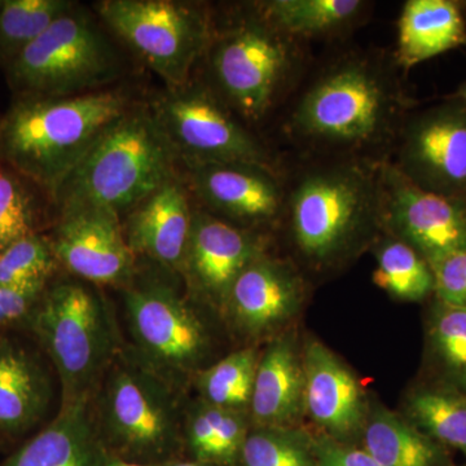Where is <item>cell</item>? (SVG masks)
I'll return each instance as SVG.
<instances>
[{
  "instance_id": "obj_39",
  "label": "cell",
  "mask_w": 466,
  "mask_h": 466,
  "mask_svg": "<svg viewBox=\"0 0 466 466\" xmlns=\"http://www.w3.org/2000/svg\"><path fill=\"white\" fill-rule=\"evenodd\" d=\"M164 466H213L204 464V462L196 461V460H170V461L165 462Z\"/></svg>"
},
{
  "instance_id": "obj_36",
  "label": "cell",
  "mask_w": 466,
  "mask_h": 466,
  "mask_svg": "<svg viewBox=\"0 0 466 466\" xmlns=\"http://www.w3.org/2000/svg\"><path fill=\"white\" fill-rule=\"evenodd\" d=\"M48 285H27V287L0 285V329L27 320Z\"/></svg>"
},
{
  "instance_id": "obj_8",
  "label": "cell",
  "mask_w": 466,
  "mask_h": 466,
  "mask_svg": "<svg viewBox=\"0 0 466 466\" xmlns=\"http://www.w3.org/2000/svg\"><path fill=\"white\" fill-rule=\"evenodd\" d=\"M15 97L75 96L115 81L121 61L112 43L78 5L5 67Z\"/></svg>"
},
{
  "instance_id": "obj_2",
  "label": "cell",
  "mask_w": 466,
  "mask_h": 466,
  "mask_svg": "<svg viewBox=\"0 0 466 466\" xmlns=\"http://www.w3.org/2000/svg\"><path fill=\"white\" fill-rule=\"evenodd\" d=\"M380 164L323 158L287 183L283 218L309 266L337 265L381 235Z\"/></svg>"
},
{
  "instance_id": "obj_37",
  "label": "cell",
  "mask_w": 466,
  "mask_h": 466,
  "mask_svg": "<svg viewBox=\"0 0 466 466\" xmlns=\"http://www.w3.org/2000/svg\"><path fill=\"white\" fill-rule=\"evenodd\" d=\"M318 466H381L363 449L349 446L327 434L311 438Z\"/></svg>"
},
{
  "instance_id": "obj_9",
  "label": "cell",
  "mask_w": 466,
  "mask_h": 466,
  "mask_svg": "<svg viewBox=\"0 0 466 466\" xmlns=\"http://www.w3.org/2000/svg\"><path fill=\"white\" fill-rule=\"evenodd\" d=\"M122 289L133 342L128 348L159 375L187 389L193 376L208 367L211 350L210 332L196 303L161 278H134Z\"/></svg>"
},
{
  "instance_id": "obj_32",
  "label": "cell",
  "mask_w": 466,
  "mask_h": 466,
  "mask_svg": "<svg viewBox=\"0 0 466 466\" xmlns=\"http://www.w3.org/2000/svg\"><path fill=\"white\" fill-rule=\"evenodd\" d=\"M241 466H318L311 438L290 428L251 426L242 446Z\"/></svg>"
},
{
  "instance_id": "obj_26",
  "label": "cell",
  "mask_w": 466,
  "mask_h": 466,
  "mask_svg": "<svg viewBox=\"0 0 466 466\" xmlns=\"http://www.w3.org/2000/svg\"><path fill=\"white\" fill-rule=\"evenodd\" d=\"M364 451L381 466H449L441 444L385 407H368Z\"/></svg>"
},
{
  "instance_id": "obj_6",
  "label": "cell",
  "mask_w": 466,
  "mask_h": 466,
  "mask_svg": "<svg viewBox=\"0 0 466 466\" xmlns=\"http://www.w3.org/2000/svg\"><path fill=\"white\" fill-rule=\"evenodd\" d=\"M61 385L60 408L91 400L124 341L96 290L82 281H56L27 318Z\"/></svg>"
},
{
  "instance_id": "obj_25",
  "label": "cell",
  "mask_w": 466,
  "mask_h": 466,
  "mask_svg": "<svg viewBox=\"0 0 466 466\" xmlns=\"http://www.w3.org/2000/svg\"><path fill=\"white\" fill-rule=\"evenodd\" d=\"M251 428L249 415L195 400L184 412L183 446L196 461L235 466Z\"/></svg>"
},
{
  "instance_id": "obj_41",
  "label": "cell",
  "mask_w": 466,
  "mask_h": 466,
  "mask_svg": "<svg viewBox=\"0 0 466 466\" xmlns=\"http://www.w3.org/2000/svg\"><path fill=\"white\" fill-rule=\"evenodd\" d=\"M460 3V7H461L462 12H464L465 18H466V0H461Z\"/></svg>"
},
{
  "instance_id": "obj_5",
  "label": "cell",
  "mask_w": 466,
  "mask_h": 466,
  "mask_svg": "<svg viewBox=\"0 0 466 466\" xmlns=\"http://www.w3.org/2000/svg\"><path fill=\"white\" fill-rule=\"evenodd\" d=\"M184 391L124 342L91 400L106 453L142 464L174 460L184 447Z\"/></svg>"
},
{
  "instance_id": "obj_19",
  "label": "cell",
  "mask_w": 466,
  "mask_h": 466,
  "mask_svg": "<svg viewBox=\"0 0 466 466\" xmlns=\"http://www.w3.org/2000/svg\"><path fill=\"white\" fill-rule=\"evenodd\" d=\"M302 358L305 410L321 433L342 441L361 431L368 406L354 373L317 339H308Z\"/></svg>"
},
{
  "instance_id": "obj_13",
  "label": "cell",
  "mask_w": 466,
  "mask_h": 466,
  "mask_svg": "<svg viewBox=\"0 0 466 466\" xmlns=\"http://www.w3.org/2000/svg\"><path fill=\"white\" fill-rule=\"evenodd\" d=\"M382 232L415 248L428 262L466 248V198L410 182L389 159L379 167Z\"/></svg>"
},
{
  "instance_id": "obj_14",
  "label": "cell",
  "mask_w": 466,
  "mask_h": 466,
  "mask_svg": "<svg viewBox=\"0 0 466 466\" xmlns=\"http://www.w3.org/2000/svg\"><path fill=\"white\" fill-rule=\"evenodd\" d=\"M267 247L263 233L232 225L204 208H193L191 235L179 272L187 296L222 317L233 284Z\"/></svg>"
},
{
  "instance_id": "obj_11",
  "label": "cell",
  "mask_w": 466,
  "mask_h": 466,
  "mask_svg": "<svg viewBox=\"0 0 466 466\" xmlns=\"http://www.w3.org/2000/svg\"><path fill=\"white\" fill-rule=\"evenodd\" d=\"M150 112L184 167L205 164H249L281 173L271 150L244 122L201 84L162 92Z\"/></svg>"
},
{
  "instance_id": "obj_42",
  "label": "cell",
  "mask_w": 466,
  "mask_h": 466,
  "mask_svg": "<svg viewBox=\"0 0 466 466\" xmlns=\"http://www.w3.org/2000/svg\"><path fill=\"white\" fill-rule=\"evenodd\" d=\"M3 5H5V0H0V9H2Z\"/></svg>"
},
{
  "instance_id": "obj_10",
  "label": "cell",
  "mask_w": 466,
  "mask_h": 466,
  "mask_svg": "<svg viewBox=\"0 0 466 466\" xmlns=\"http://www.w3.org/2000/svg\"><path fill=\"white\" fill-rule=\"evenodd\" d=\"M101 20L119 36L168 90L191 81L193 67L213 38L207 5L177 0H103Z\"/></svg>"
},
{
  "instance_id": "obj_7",
  "label": "cell",
  "mask_w": 466,
  "mask_h": 466,
  "mask_svg": "<svg viewBox=\"0 0 466 466\" xmlns=\"http://www.w3.org/2000/svg\"><path fill=\"white\" fill-rule=\"evenodd\" d=\"M214 27L207 51L218 96L247 124H258L275 108L299 75L300 43L276 29L256 8Z\"/></svg>"
},
{
  "instance_id": "obj_1",
  "label": "cell",
  "mask_w": 466,
  "mask_h": 466,
  "mask_svg": "<svg viewBox=\"0 0 466 466\" xmlns=\"http://www.w3.org/2000/svg\"><path fill=\"white\" fill-rule=\"evenodd\" d=\"M397 67L394 57L373 52L336 58L299 92L288 116L287 134L323 158H390L410 113Z\"/></svg>"
},
{
  "instance_id": "obj_28",
  "label": "cell",
  "mask_w": 466,
  "mask_h": 466,
  "mask_svg": "<svg viewBox=\"0 0 466 466\" xmlns=\"http://www.w3.org/2000/svg\"><path fill=\"white\" fill-rule=\"evenodd\" d=\"M373 283L394 299L420 302L434 293L428 260L407 242L382 232L377 238Z\"/></svg>"
},
{
  "instance_id": "obj_3",
  "label": "cell",
  "mask_w": 466,
  "mask_h": 466,
  "mask_svg": "<svg viewBox=\"0 0 466 466\" xmlns=\"http://www.w3.org/2000/svg\"><path fill=\"white\" fill-rule=\"evenodd\" d=\"M131 108L121 90L15 97L0 118V161L54 198L58 187Z\"/></svg>"
},
{
  "instance_id": "obj_12",
  "label": "cell",
  "mask_w": 466,
  "mask_h": 466,
  "mask_svg": "<svg viewBox=\"0 0 466 466\" xmlns=\"http://www.w3.org/2000/svg\"><path fill=\"white\" fill-rule=\"evenodd\" d=\"M389 161L426 191L466 198V108L451 99L410 113Z\"/></svg>"
},
{
  "instance_id": "obj_21",
  "label": "cell",
  "mask_w": 466,
  "mask_h": 466,
  "mask_svg": "<svg viewBox=\"0 0 466 466\" xmlns=\"http://www.w3.org/2000/svg\"><path fill=\"white\" fill-rule=\"evenodd\" d=\"M91 400L60 408L51 424L0 466L103 465L109 455L97 434Z\"/></svg>"
},
{
  "instance_id": "obj_4",
  "label": "cell",
  "mask_w": 466,
  "mask_h": 466,
  "mask_svg": "<svg viewBox=\"0 0 466 466\" xmlns=\"http://www.w3.org/2000/svg\"><path fill=\"white\" fill-rule=\"evenodd\" d=\"M177 158L149 106H134L100 137L52 198L57 216L106 208L124 220L177 177Z\"/></svg>"
},
{
  "instance_id": "obj_31",
  "label": "cell",
  "mask_w": 466,
  "mask_h": 466,
  "mask_svg": "<svg viewBox=\"0 0 466 466\" xmlns=\"http://www.w3.org/2000/svg\"><path fill=\"white\" fill-rule=\"evenodd\" d=\"M70 0H5L0 9V66H5L70 9Z\"/></svg>"
},
{
  "instance_id": "obj_27",
  "label": "cell",
  "mask_w": 466,
  "mask_h": 466,
  "mask_svg": "<svg viewBox=\"0 0 466 466\" xmlns=\"http://www.w3.org/2000/svg\"><path fill=\"white\" fill-rule=\"evenodd\" d=\"M408 420L441 446L466 456V391L453 386H425L407 400Z\"/></svg>"
},
{
  "instance_id": "obj_18",
  "label": "cell",
  "mask_w": 466,
  "mask_h": 466,
  "mask_svg": "<svg viewBox=\"0 0 466 466\" xmlns=\"http://www.w3.org/2000/svg\"><path fill=\"white\" fill-rule=\"evenodd\" d=\"M191 196L177 175L125 217L126 242L137 258L143 257L179 275L191 235Z\"/></svg>"
},
{
  "instance_id": "obj_38",
  "label": "cell",
  "mask_w": 466,
  "mask_h": 466,
  "mask_svg": "<svg viewBox=\"0 0 466 466\" xmlns=\"http://www.w3.org/2000/svg\"><path fill=\"white\" fill-rule=\"evenodd\" d=\"M101 466H164V464H142V462L126 461V460L108 456Z\"/></svg>"
},
{
  "instance_id": "obj_16",
  "label": "cell",
  "mask_w": 466,
  "mask_h": 466,
  "mask_svg": "<svg viewBox=\"0 0 466 466\" xmlns=\"http://www.w3.org/2000/svg\"><path fill=\"white\" fill-rule=\"evenodd\" d=\"M186 168L184 182L208 213L254 231L283 219L287 183L281 173L249 164Z\"/></svg>"
},
{
  "instance_id": "obj_34",
  "label": "cell",
  "mask_w": 466,
  "mask_h": 466,
  "mask_svg": "<svg viewBox=\"0 0 466 466\" xmlns=\"http://www.w3.org/2000/svg\"><path fill=\"white\" fill-rule=\"evenodd\" d=\"M429 339L438 364L451 380L446 385L466 391V309L435 302Z\"/></svg>"
},
{
  "instance_id": "obj_22",
  "label": "cell",
  "mask_w": 466,
  "mask_h": 466,
  "mask_svg": "<svg viewBox=\"0 0 466 466\" xmlns=\"http://www.w3.org/2000/svg\"><path fill=\"white\" fill-rule=\"evenodd\" d=\"M466 46V18L455 0H408L398 20V67L410 70L424 61Z\"/></svg>"
},
{
  "instance_id": "obj_33",
  "label": "cell",
  "mask_w": 466,
  "mask_h": 466,
  "mask_svg": "<svg viewBox=\"0 0 466 466\" xmlns=\"http://www.w3.org/2000/svg\"><path fill=\"white\" fill-rule=\"evenodd\" d=\"M60 268L50 240L42 233L27 236L0 251V285H48Z\"/></svg>"
},
{
  "instance_id": "obj_20",
  "label": "cell",
  "mask_w": 466,
  "mask_h": 466,
  "mask_svg": "<svg viewBox=\"0 0 466 466\" xmlns=\"http://www.w3.org/2000/svg\"><path fill=\"white\" fill-rule=\"evenodd\" d=\"M305 412V370L290 334L276 337L260 352L249 407L251 426L290 428Z\"/></svg>"
},
{
  "instance_id": "obj_30",
  "label": "cell",
  "mask_w": 466,
  "mask_h": 466,
  "mask_svg": "<svg viewBox=\"0 0 466 466\" xmlns=\"http://www.w3.org/2000/svg\"><path fill=\"white\" fill-rule=\"evenodd\" d=\"M47 193L0 161V251L27 236L41 233Z\"/></svg>"
},
{
  "instance_id": "obj_15",
  "label": "cell",
  "mask_w": 466,
  "mask_h": 466,
  "mask_svg": "<svg viewBox=\"0 0 466 466\" xmlns=\"http://www.w3.org/2000/svg\"><path fill=\"white\" fill-rule=\"evenodd\" d=\"M47 238L58 265L86 283L125 288L137 275L121 218L106 208L58 214Z\"/></svg>"
},
{
  "instance_id": "obj_23",
  "label": "cell",
  "mask_w": 466,
  "mask_h": 466,
  "mask_svg": "<svg viewBox=\"0 0 466 466\" xmlns=\"http://www.w3.org/2000/svg\"><path fill=\"white\" fill-rule=\"evenodd\" d=\"M50 377L24 346L0 337V431L21 435L43 419L50 406Z\"/></svg>"
},
{
  "instance_id": "obj_17",
  "label": "cell",
  "mask_w": 466,
  "mask_h": 466,
  "mask_svg": "<svg viewBox=\"0 0 466 466\" xmlns=\"http://www.w3.org/2000/svg\"><path fill=\"white\" fill-rule=\"evenodd\" d=\"M305 280L287 260L260 254L238 276L222 317L249 341L268 336L299 311Z\"/></svg>"
},
{
  "instance_id": "obj_35",
  "label": "cell",
  "mask_w": 466,
  "mask_h": 466,
  "mask_svg": "<svg viewBox=\"0 0 466 466\" xmlns=\"http://www.w3.org/2000/svg\"><path fill=\"white\" fill-rule=\"evenodd\" d=\"M428 263L433 272L437 302L466 309V248Z\"/></svg>"
},
{
  "instance_id": "obj_40",
  "label": "cell",
  "mask_w": 466,
  "mask_h": 466,
  "mask_svg": "<svg viewBox=\"0 0 466 466\" xmlns=\"http://www.w3.org/2000/svg\"><path fill=\"white\" fill-rule=\"evenodd\" d=\"M452 99L460 101L466 108V79L459 86L458 91L455 92Z\"/></svg>"
},
{
  "instance_id": "obj_29",
  "label": "cell",
  "mask_w": 466,
  "mask_h": 466,
  "mask_svg": "<svg viewBox=\"0 0 466 466\" xmlns=\"http://www.w3.org/2000/svg\"><path fill=\"white\" fill-rule=\"evenodd\" d=\"M259 358L258 350L250 346L198 370L191 382L198 392V400L249 415Z\"/></svg>"
},
{
  "instance_id": "obj_24",
  "label": "cell",
  "mask_w": 466,
  "mask_h": 466,
  "mask_svg": "<svg viewBox=\"0 0 466 466\" xmlns=\"http://www.w3.org/2000/svg\"><path fill=\"white\" fill-rule=\"evenodd\" d=\"M254 5L276 29L300 43L350 32L368 16L372 5L361 0H265Z\"/></svg>"
}]
</instances>
